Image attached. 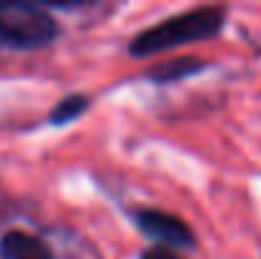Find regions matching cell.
Here are the masks:
<instances>
[{
	"mask_svg": "<svg viewBox=\"0 0 261 259\" xmlns=\"http://www.w3.org/2000/svg\"><path fill=\"white\" fill-rule=\"evenodd\" d=\"M223 23H226V8H216V5L193 8L137 33L129 41V54L142 59V56L170 51L185 43H198L221 33Z\"/></svg>",
	"mask_w": 261,
	"mask_h": 259,
	"instance_id": "cell-1",
	"label": "cell"
},
{
	"mask_svg": "<svg viewBox=\"0 0 261 259\" xmlns=\"http://www.w3.org/2000/svg\"><path fill=\"white\" fill-rule=\"evenodd\" d=\"M59 36V23L41 5L0 0V43L13 49H41Z\"/></svg>",
	"mask_w": 261,
	"mask_h": 259,
	"instance_id": "cell-2",
	"label": "cell"
},
{
	"mask_svg": "<svg viewBox=\"0 0 261 259\" xmlns=\"http://www.w3.org/2000/svg\"><path fill=\"white\" fill-rule=\"evenodd\" d=\"M135 224L142 234H147L152 242H160L165 249H190L195 244L193 229L175 214L160 211V208H137Z\"/></svg>",
	"mask_w": 261,
	"mask_h": 259,
	"instance_id": "cell-3",
	"label": "cell"
},
{
	"mask_svg": "<svg viewBox=\"0 0 261 259\" xmlns=\"http://www.w3.org/2000/svg\"><path fill=\"white\" fill-rule=\"evenodd\" d=\"M0 257L3 259H54L51 247L28 234V231H20V229H13L8 231L3 239H0Z\"/></svg>",
	"mask_w": 261,
	"mask_h": 259,
	"instance_id": "cell-4",
	"label": "cell"
},
{
	"mask_svg": "<svg viewBox=\"0 0 261 259\" xmlns=\"http://www.w3.org/2000/svg\"><path fill=\"white\" fill-rule=\"evenodd\" d=\"M205 64L200 59H173V61H163L158 66H152L147 72V79H152L155 84H170V82H180L185 77H193L198 72H203Z\"/></svg>",
	"mask_w": 261,
	"mask_h": 259,
	"instance_id": "cell-5",
	"label": "cell"
},
{
	"mask_svg": "<svg viewBox=\"0 0 261 259\" xmlns=\"http://www.w3.org/2000/svg\"><path fill=\"white\" fill-rule=\"evenodd\" d=\"M89 104H91V99H89L87 94H69V97H64V99L51 109L48 122H51V125H69V122L79 120V117L87 112Z\"/></svg>",
	"mask_w": 261,
	"mask_h": 259,
	"instance_id": "cell-6",
	"label": "cell"
},
{
	"mask_svg": "<svg viewBox=\"0 0 261 259\" xmlns=\"http://www.w3.org/2000/svg\"><path fill=\"white\" fill-rule=\"evenodd\" d=\"M140 259H182V257H177L173 249H165V247H150Z\"/></svg>",
	"mask_w": 261,
	"mask_h": 259,
	"instance_id": "cell-7",
	"label": "cell"
}]
</instances>
